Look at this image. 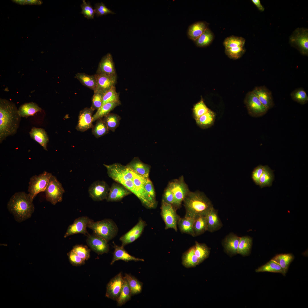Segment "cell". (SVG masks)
Segmentation results:
<instances>
[{
	"mask_svg": "<svg viewBox=\"0 0 308 308\" xmlns=\"http://www.w3.org/2000/svg\"><path fill=\"white\" fill-rule=\"evenodd\" d=\"M144 177L133 172V181L135 189V195L145 207L149 209L155 208L157 205V201L150 196L145 190L143 184Z\"/></svg>",
	"mask_w": 308,
	"mask_h": 308,
	"instance_id": "5b68a950",
	"label": "cell"
},
{
	"mask_svg": "<svg viewBox=\"0 0 308 308\" xmlns=\"http://www.w3.org/2000/svg\"><path fill=\"white\" fill-rule=\"evenodd\" d=\"M21 117L13 102L5 99L0 100V143L7 137L17 132Z\"/></svg>",
	"mask_w": 308,
	"mask_h": 308,
	"instance_id": "6da1fadb",
	"label": "cell"
},
{
	"mask_svg": "<svg viewBox=\"0 0 308 308\" xmlns=\"http://www.w3.org/2000/svg\"><path fill=\"white\" fill-rule=\"evenodd\" d=\"M183 202L186 210L185 216L195 218L200 216H206L213 207L205 195L198 191H190Z\"/></svg>",
	"mask_w": 308,
	"mask_h": 308,
	"instance_id": "3957f363",
	"label": "cell"
},
{
	"mask_svg": "<svg viewBox=\"0 0 308 308\" xmlns=\"http://www.w3.org/2000/svg\"><path fill=\"white\" fill-rule=\"evenodd\" d=\"M291 46L297 49L303 55H308V30L303 28H297L289 37Z\"/></svg>",
	"mask_w": 308,
	"mask_h": 308,
	"instance_id": "ba28073f",
	"label": "cell"
},
{
	"mask_svg": "<svg viewBox=\"0 0 308 308\" xmlns=\"http://www.w3.org/2000/svg\"><path fill=\"white\" fill-rule=\"evenodd\" d=\"M95 74L96 80V87L94 92L104 94L112 87L115 86L117 76H110L102 74Z\"/></svg>",
	"mask_w": 308,
	"mask_h": 308,
	"instance_id": "ac0fdd59",
	"label": "cell"
},
{
	"mask_svg": "<svg viewBox=\"0 0 308 308\" xmlns=\"http://www.w3.org/2000/svg\"><path fill=\"white\" fill-rule=\"evenodd\" d=\"M174 195V207L177 209L179 208L184 198L190 191L185 183L183 176L172 181L168 185Z\"/></svg>",
	"mask_w": 308,
	"mask_h": 308,
	"instance_id": "30bf717a",
	"label": "cell"
},
{
	"mask_svg": "<svg viewBox=\"0 0 308 308\" xmlns=\"http://www.w3.org/2000/svg\"><path fill=\"white\" fill-rule=\"evenodd\" d=\"M182 260V265L186 268L195 267L201 263L194 253V246L183 254Z\"/></svg>",
	"mask_w": 308,
	"mask_h": 308,
	"instance_id": "4316f807",
	"label": "cell"
},
{
	"mask_svg": "<svg viewBox=\"0 0 308 308\" xmlns=\"http://www.w3.org/2000/svg\"><path fill=\"white\" fill-rule=\"evenodd\" d=\"M143 184L145 190L149 195L153 199H156L154 187L149 177H144Z\"/></svg>",
	"mask_w": 308,
	"mask_h": 308,
	"instance_id": "6f0895ef",
	"label": "cell"
},
{
	"mask_svg": "<svg viewBox=\"0 0 308 308\" xmlns=\"http://www.w3.org/2000/svg\"><path fill=\"white\" fill-rule=\"evenodd\" d=\"M245 40L241 37L232 36L226 38L223 44L225 48L244 46Z\"/></svg>",
	"mask_w": 308,
	"mask_h": 308,
	"instance_id": "f6af8a7d",
	"label": "cell"
},
{
	"mask_svg": "<svg viewBox=\"0 0 308 308\" xmlns=\"http://www.w3.org/2000/svg\"><path fill=\"white\" fill-rule=\"evenodd\" d=\"M132 193L127 188L118 183H113L110 188L107 202H117L120 201L125 196Z\"/></svg>",
	"mask_w": 308,
	"mask_h": 308,
	"instance_id": "44dd1931",
	"label": "cell"
},
{
	"mask_svg": "<svg viewBox=\"0 0 308 308\" xmlns=\"http://www.w3.org/2000/svg\"><path fill=\"white\" fill-rule=\"evenodd\" d=\"M210 109L206 106L203 99L195 104L193 108V116L195 119L202 116Z\"/></svg>",
	"mask_w": 308,
	"mask_h": 308,
	"instance_id": "681fc988",
	"label": "cell"
},
{
	"mask_svg": "<svg viewBox=\"0 0 308 308\" xmlns=\"http://www.w3.org/2000/svg\"><path fill=\"white\" fill-rule=\"evenodd\" d=\"M81 7L82 9L81 13L85 17L88 19L94 18L95 15L94 9L90 3L87 2L85 0H83Z\"/></svg>",
	"mask_w": 308,
	"mask_h": 308,
	"instance_id": "816d5d0a",
	"label": "cell"
},
{
	"mask_svg": "<svg viewBox=\"0 0 308 308\" xmlns=\"http://www.w3.org/2000/svg\"><path fill=\"white\" fill-rule=\"evenodd\" d=\"M103 165L107 169L108 176L117 182L120 183L123 181L133 179V172L126 166L119 163Z\"/></svg>",
	"mask_w": 308,
	"mask_h": 308,
	"instance_id": "52a82bcc",
	"label": "cell"
},
{
	"mask_svg": "<svg viewBox=\"0 0 308 308\" xmlns=\"http://www.w3.org/2000/svg\"><path fill=\"white\" fill-rule=\"evenodd\" d=\"M273 179L274 175L272 171L266 165L260 178L258 185L261 188L270 187L272 185Z\"/></svg>",
	"mask_w": 308,
	"mask_h": 308,
	"instance_id": "7bdbcfd3",
	"label": "cell"
},
{
	"mask_svg": "<svg viewBox=\"0 0 308 308\" xmlns=\"http://www.w3.org/2000/svg\"><path fill=\"white\" fill-rule=\"evenodd\" d=\"M123 280L121 272L111 279L107 285L106 297L117 301L122 289Z\"/></svg>",
	"mask_w": 308,
	"mask_h": 308,
	"instance_id": "5bb4252c",
	"label": "cell"
},
{
	"mask_svg": "<svg viewBox=\"0 0 308 308\" xmlns=\"http://www.w3.org/2000/svg\"><path fill=\"white\" fill-rule=\"evenodd\" d=\"M193 229L195 236H199L207 231V224L206 216H199L196 218Z\"/></svg>",
	"mask_w": 308,
	"mask_h": 308,
	"instance_id": "b9f144b4",
	"label": "cell"
},
{
	"mask_svg": "<svg viewBox=\"0 0 308 308\" xmlns=\"http://www.w3.org/2000/svg\"><path fill=\"white\" fill-rule=\"evenodd\" d=\"M240 237L233 234L227 236L225 238L224 245L226 252L232 254H238V249Z\"/></svg>",
	"mask_w": 308,
	"mask_h": 308,
	"instance_id": "4dcf8cb0",
	"label": "cell"
},
{
	"mask_svg": "<svg viewBox=\"0 0 308 308\" xmlns=\"http://www.w3.org/2000/svg\"><path fill=\"white\" fill-rule=\"evenodd\" d=\"M121 104V102H111L103 105L93 116V122L104 117L116 107Z\"/></svg>",
	"mask_w": 308,
	"mask_h": 308,
	"instance_id": "1f68e13d",
	"label": "cell"
},
{
	"mask_svg": "<svg viewBox=\"0 0 308 308\" xmlns=\"http://www.w3.org/2000/svg\"><path fill=\"white\" fill-rule=\"evenodd\" d=\"M126 166L137 174L145 177H149L150 166L142 162L139 158H134Z\"/></svg>",
	"mask_w": 308,
	"mask_h": 308,
	"instance_id": "603a6c76",
	"label": "cell"
},
{
	"mask_svg": "<svg viewBox=\"0 0 308 308\" xmlns=\"http://www.w3.org/2000/svg\"><path fill=\"white\" fill-rule=\"evenodd\" d=\"M214 35L208 28L206 31L194 41L196 45L199 47H204L208 45L212 41Z\"/></svg>",
	"mask_w": 308,
	"mask_h": 308,
	"instance_id": "bcb514c9",
	"label": "cell"
},
{
	"mask_svg": "<svg viewBox=\"0 0 308 308\" xmlns=\"http://www.w3.org/2000/svg\"><path fill=\"white\" fill-rule=\"evenodd\" d=\"M123 283L120 294L117 301V305L121 306L129 300L132 296L130 289L126 280L124 277Z\"/></svg>",
	"mask_w": 308,
	"mask_h": 308,
	"instance_id": "ab89813d",
	"label": "cell"
},
{
	"mask_svg": "<svg viewBox=\"0 0 308 308\" xmlns=\"http://www.w3.org/2000/svg\"><path fill=\"white\" fill-rule=\"evenodd\" d=\"M195 218L185 216L183 218H180L177 225L180 232L186 234L194 237L193 226Z\"/></svg>",
	"mask_w": 308,
	"mask_h": 308,
	"instance_id": "83f0119b",
	"label": "cell"
},
{
	"mask_svg": "<svg viewBox=\"0 0 308 308\" xmlns=\"http://www.w3.org/2000/svg\"><path fill=\"white\" fill-rule=\"evenodd\" d=\"M252 2L256 6L258 9L261 11H264V8L261 4L259 0H252Z\"/></svg>",
	"mask_w": 308,
	"mask_h": 308,
	"instance_id": "6125c7cd",
	"label": "cell"
},
{
	"mask_svg": "<svg viewBox=\"0 0 308 308\" xmlns=\"http://www.w3.org/2000/svg\"><path fill=\"white\" fill-rule=\"evenodd\" d=\"M146 224V222L140 218L137 224L120 238L121 246L124 247L137 239L141 235Z\"/></svg>",
	"mask_w": 308,
	"mask_h": 308,
	"instance_id": "9a60e30c",
	"label": "cell"
},
{
	"mask_svg": "<svg viewBox=\"0 0 308 308\" xmlns=\"http://www.w3.org/2000/svg\"><path fill=\"white\" fill-rule=\"evenodd\" d=\"M72 250L85 261L90 258V250L86 246L76 245L73 247Z\"/></svg>",
	"mask_w": 308,
	"mask_h": 308,
	"instance_id": "f907efd6",
	"label": "cell"
},
{
	"mask_svg": "<svg viewBox=\"0 0 308 308\" xmlns=\"http://www.w3.org/2000/svg\"><path fill=\"white\" fill-rule=\"evenodd\" d=\"M94 111L90 108H86L79 113L78 121L76 127V130L84 132L92 128L93 114Z\"/></svg>",
	"mask_w": 308,
	"mask_h": 308,
	"instance_id": "d6986e66",
	"label": "cell"
},
{
	"mask_svg": "<svg viewBox=\"0 0 308 308\" xmlns=\"http://www.w3.org/2000/svg\"><path fill=\"white\" fill-rule=\"evenodd\" d=\"M194 246V253L201 263L208 257L210 250L205 244L200 243L196 241Z\"/></svg>",
	"mask_w": 308,
	"mask_h": 308,
	"instance_id": "74e56055",
	"label": "cell"
},
{
	"mask_svg": "<svg viewBox=\"0 0 308 308\" xmlns=\"http://www.w3.org/2000/svg\"><path fill=\"white\" fill-rule=\"evenodd\" d=\"M268 110L274 106L271 91L265 86L256 87L252 91Z\"/></svg>",
	"mask_w": 308,
	"mask_h": 308,
	"instance_id": "7402d4cb",
	"label": "cell"
},
{
	"mask_svg": "<svg viewBox=\"0 0 308 308\" xmlns=\"http://www.w3.org/2000/svg\"><path fill=\"white\" fill-rule=\"evenodd\" d=\"M162 201L171 204L174 206L175 203L174 195L171 189L168 185L164 190Z\"/></svg>",
	"mask_w": 308,
	"mask_h": 308,
	"instance_id": "9f6ffc18",
	"label": "cell"
},
{
	"mask_svg": "<svg viewBox=\"0 0 308 308\" xmlns=\"http://www.w3.org/2000/svg\"><path fill=\"white\" fill-rule=\"evenodd\" d=\"M176 210L172 205L162 201L161 214L165 224V229L171 228L177 231L178 222L180 217Z\"/></svg>",
	"mask_w": 308,
	"mask_h": 308,
	"instance_id": "8fae6325",
	"label": "cell"
},
{
	"mask_svg": "<svg viewBox=\"0 0 308 308\" xmlns=\"http://www.w3.org/2000/svg\"><path fill=\"white\" fill-rule=\"evenodd\" d=\"M127 281L131 290L132 295L140 293L142 291L143 283L134 276L126 273L123 277Z\"/></svg>",
	"mask_w": 308,
	"mask_h": 308,
	"instance_id": "e575fe53",
	"label": "cell"
},
{
	"mask_svg": "<svg viewBox=\"0 0 308 308\" xmlns=\"http://www.w3.org/2000/svg\"><path fill=\"white\" fill-rule=\"evenodd\" d=\"M114 251L112 260L110 263L111 265L113 264L116 261L121 260L125 262L133 261H143V259L136 258L130 255L122 246H118L113 242Z\"/></svg>",
	"mask_w": 308,
	"mask_h": 308,
	"instance_id": "cb8c5ba5",
	"label": "cell"
},
{
	"mask_svg": "<svg viewBox=\"0 0 308 308\" xmlns=\"http://www.w3.org/2000/svg\"><path fill=\"white\" fill-rule=\"evenodd\" d=\"M256 272L279 273H281L284 275H285L286 273L280 266L272 259L264 265L256 269Z\"/></svg>",
	"mask_w": 308,
	"mask_h": 308,
	"instance_id": "d590c367",
	"label": "cell"
},
{
	"mask_svg": "<svg viewBox=\"0 0 308 308\" xmlns=\"http://www.w3.org/2000/svg\"><path fill=\"white\" fill-rule=\"evenodd\" d=\"M245 51L243 47L225 48L226 54L230 58L236 59L240 58Z\"/></svg>",
	"mask_w": 308,
	"mask_h": 308,
	"instance_id": "f5cc1de1",
	"label": "cell"
},
{
	"mask_svg": "<svg viewBox=\"0 0 308 308\" xmlns=\"http://www.w3.org/2000/svg\"><path fill=\"white\" fill-rule=\"evenodd\" d=\"M92 128V133L96 138L107 134L109 130L102 118L97 120Z\"/></svg>",
	"mask_w": 308,
	"mask_h": 308,
	"instance_id": "ee69618b",
	"label": "cell"
},
{
	"mask_svg": "<svg viewBox=\"0 0 308 308\" xmlns=\"http://www.w3.org/2000/svg\"><path fill=\"white\" fill-rule=\"evenodd\" d=\"M46 200L53 205L61 202L65 191L61 183L52 175L44 192Z\"/></svg>",
	"mask_w": 308,
	"mask_h": 308,
	"instance_id": "9c48e42d",
	"label": "cell"
},
{
	"mask_svg": "<svg viewBox=\"0 0 308 308\" xmlns=\"http://www.w3.org/2000/svg\"><path fill=\"white\" fill-rule=\"evenodd\" d=\"M95 15L100 16L108 14H114V12L107 8L102 2L96 4L94 7Z\"/></svg>",
	"mask_w": 308,
	"mask_h": 308,
	"instance_id": "11a10c76",
	"label": "cell"
},
{
	"mask_svg": "<svg viewBox=\"0 0 308 308\" xmlns=\"http://www.w3.org/2000/svg\"><path fill=\"white\" fill-rule=\"evenodd\" d=\"M76 77L84 86L94 91L96 87V80L95 74L89 75L83 73H78Z\"/></svg>",
	"mask_w": 308,
	"mask_h": 308,
	"instance_id": "d6a6232c",
	"label": "cell"
},
{
	"mask_svg": "<svg viewBox=\"0 0 308 308\" xmlns=\"http://www.w3.org/2000/svg\"><path fill=\"white\" fill-rule=\"evenodd\" d=\"M52 175L46 171L32 176L29 182L28 191L32 200L41 192H45Z\"/></svg>",
	"mask_w": 308,
	"mask_h": 308,
	"instance_id": "8992f818",
	"label": "cell"
},
{
	"mask_svg": "<svg viewBox=\"0 0 308 308\" xmlns=\"http://www.w3.org/2000/svg\"><path fill=\"white\" fill-rule=\"evenodd\" d=\"M110 188L107 183L104 181H94L88 188L89 196L94 201H101L106 199Z\"/></svg>",
	"mask_w": 308,
	"mask_h": 308,
	"instance_id": "4fadbf2b",
	"label": "cell"
},
{
	"mask_svg": "<svg viewBox=\"0 0 308 308\" xmlns=\"http://www.w3.org/2000/svg\"><path fill=\"white\" fill-rule=\"evenodd\" d=\"M103 95V94L99 92H94L92 99V105L90 107L94 111L97 110L102 106Z\"/></svg>",
	"mask_w": 308,
	"mask_h": 308,
	"instance_id": "db71d44e",
	"label": "cell"
},
{
	"mask_svg": "<svg viewBox=\"0 0 308 308\" xmlns=\"http://www.w3.org/2000/svg\"><path fill=\"white\" fill-rule=\"evenodd\" d=\"M103 119L109 130L114 132L119 126L121 118L117 114L109 113Z\"/></svg>",
	"mask_w": 308,
	"mask_h": 308,
	"instance_id": "60d3db41",
	"label": "cell"
},
{
	"mask_svg": "<svg viewBox=\"0 0 308 308\" xmlns=\"http://www.w3.org/2000/svg\"><path fill=\"white\" fill-rule=\"evenodd\" d=\"M88 227L92 230L94 234L104 238L108 242L116 236L118 231L116 223L109 218L96 222L91 219Z\"/></svg>",
	"mask_w": 308,
	"mask_h": 308,
	"instance_id": "277c9868",
	"label": "cell"
},
{
	"mask_svg": "<svg viewBox=\"0 0 308 308\" xmlns=\"http://www.w3.org/2000/svg\"><path fill=\"white\" fill-rule=\"evenodd\" d=\"M292 99L301 105H304L308 102V96L305 90L302 88H297L291 93Z\"/></svg>",
	"mask_w": 308,
	"mask_h": 308,
	"instance_id": "7dc6e473",
	"label": "cell"
},
{
	"mask_svg": "<svg viewBox=\"0 0 308 308\" xmlns=\"http://www.w3.org/2000/svg\"><path fill=\"white\" fill-rule=\"evenodd\" d=\"M42 109L36 103L31 102L25 103L21 105L18 109L19 114L21 117H25L33 116L37 112L41 111Z\"/></svg>",
	"mask_w": 308,
	"mask_h": 308,
	"instance_id": "f546056e",
	"label": "cell"
},
{
	"mask_svg": "<svg viewBox=\"0 0 308 308\" xmlns=\"http://www.w3.org/2000/svg\"><path fill=\"white\" fill-rule=\"evenodd\" d=\"M29 194L24 192L16 193L11 198L7 208L17 222H21L30 218L35 207Z\"/></svg>",
	"mask_w": 308,
	"mask_h": 308,
	"instance_id": "7a4b0ae2",
	"label": "cell"
},
{
	"mask_svg": "<svg viewBox=\"0 0 308 308\" xmlns=\"http://www.w3.org/2000/svg\"><path fill=\"white\" fill-rule=\"evenodd\" d=\"M111 102H121L119 94L116 92L115 86H113L103 94L102 105L107 103Z\"/></svg>",
	"mask_w": 308,
	"mask_h": 308,
	"instance_id": "c3c4849f",
	"label": "cell"
},
{
	"mask_svg": "<svg viewBox=\"0 0 308 308\" xmlns=\"http://www.w3.org/2000/svg\"><path fill=\"white\" fill-rule=\"evenodd\" d=\"M86 242L90 249L98 254L107 253L109 251L108 242L104 238L94 234L88 235Z\"/></svg>",
	"mask_w": 308,
	"mask_h": 308,
	"instance_id": "e0dca14e",
	"label": "cell"
},
{
	"mask_svg": "<svg viewBox=\"0 0 308 308\" xmlns=\"http://www.w3.org/2000/svg\"><path fill=\"white\" fill-rule=\"evenodd\" d=\"M13 2L17 3L21 5H39L42 3V1L37 0H13Z\"/></svg>",
	"mask_w": 308,
	"mask_h": 308,
	"instance_id": "94428289",
	"label": "cell"
},
{
	"mask_svg": "<svg viewBox=\"0 0 308 308\" xmlns=\"http://www.w3.org/2000/svg\"><path fill=\"white\" fill-rule=\"evenodd\" d=\"M90 220L87 216H82L76 219L68 227L64 237L66 238L71 235L78 234L88 235V234L86 228Z\"/></svg>",
	"mask_w": 308,
	"mask_h": 308,
	"instance_id": "2e32d148",
	"label": "cell"
},
{
	"mask_svg": "<svg viewBox=\"0 0 308 308\" xmlns=\"http://www.w3.org/2000/svg\"><path fill=\"white\" fill-rule=\"evenodd\" d=\"M266 166L260 165L255 167L252 172V178L256 185H258L260 178L265 169Z\"/></svg>",
	"mask_w": 308,
	"mask_h": 308,
	"instance_id": "91938a15",
	"label": "cell"
},
{
	"mask_svg": "<svg viewBox=\"0 0 308 308\" xmlns=\"http://www.w3.org/2000/svg\"><path fill=\"white\" fill-rule=\"evenodd\" d=\"M31 138L38 143L44 149L47 151V145L49 142L48 135L43 128L33 127L29 132Z\"/></svg>",
	"mask_w": 308,
	"mask_h": 308,
	"instance_id": "d4e9b609",
	"label": "cell"
},
{
	"mask_svg": "<svg viewBox=\"0 0 308 308\" xmlns=\"http://www.w3.org/2000/svg\"><path fill=\"white\" fill-rule=\"evenodd\" d=\"M294 257L291 254H281L276 255L272 259L278 264L286 273Z\"/></svg>",
	"mask_w": 308,
	"mask_h": 308,
	"instance_id": "8d00e7d4",
	"label": "cell"
},
{
	"mask_svg": "<svg viewBox=\"0 0 308 308\" xmlns=\"http://www.w3.org/2000/svg\"><path fill=\"white\" fill-rule=\"evenodd\" d=\"M96 74L117 76L114 62L110 53H107L102 58L99 63Z\"/></svg>",
	"mask_w": 308,
	"mask_h": 308,
	"instance_id": "ffe728a7",
	"label": "cell"
},
{
	"mask_svg": "<svg viewBox=\"0 0 308 308\" xmlns=\"http://www.w3.org/2000/svg\"><path fill=\"white\" fill-rule=\"evenodd\" d=\"M70 263L74 266H79L83 265L85 261L78 256L72 250L67 254Z\"/></svg>",
	"mask_w": 308,
	"mask_h": 308,
	"instance_id": "680465c9",
	"label": "cell"
},
{
	"mask_svg": "<svg viewBox=\"0 0 308 308\" xmlns=\"http://www.w3.org/2000/svg\"><path fill=\"white\" fill-rule=\"evenodd\" d=\"M244 103L249 114L253 117L262 116L268 110L252 91L247 94L244 99Z\"/></svg>",
	"mask_w": 308,
	"mask_h": 308,
	"instance_id": "7c38bea8",
	"label": "cell"
},
{
	"mask_svg": "<svg viewBox=\"0 0 308 308\" xmlns=\"http://www.w3.org/2000/svg\"><path fill=\"white\" fill-rule=\"evenodd\" d=\"M207 231L212 232L217 230L222 227V224L217 212L213 207L206 215Z\"/></svg>",
	"mask_w": 308,
	"mask_h": 308,
	"instance_id": "484cf974",
	"label": "cell"
},
{
	"mask_svg": "<svg viewBox=\"0 0 308 308\" xmlns=\"http://www.w3.org/2000/svg\"><path fill=\"white\" fill-rule=\"evenodd\" d=\"M215 115L213 112L210 110L207 112L195 119L197 125L200 128L206 129L213 124Z\"/></svg>",
	"mask_w": 308,
	"mask_h": 308,
	"instance_id": "836d02e7",
	"label": "cell"
},
{
	"mask_svg": "<svg viewBox=\"0 0 308 308\" xmlns=\"http://www.w3.org/2000/svg\"><path fill=\"white\" fill-rule=\"evenodd\" d=\"M252 242V238L249 237H240L238 247V254L243 256L248 254L250 252Z\"/></svg>",
	"mask_w": 308,
	"mask_h": 308,
	"instance_id": "f35d334b",
	"label": "cell"
},
{
	"mask_svg": "<svg viewBox=\"0 0 308 308\" xmlns=\"http://www.w3.org/2000/svg\"><path fill=\"white\" fill-rule=\"evenodd\" d=\"M208 24L204 22L195 23L189 27L188 35L189 38L195 41L208 28Z\"/></svg>",
	"mask_w": 308,
	"mask_h": 308,
	"instance_id": "f1b7e54d",
	"label": "cell"
}]
</instances>
